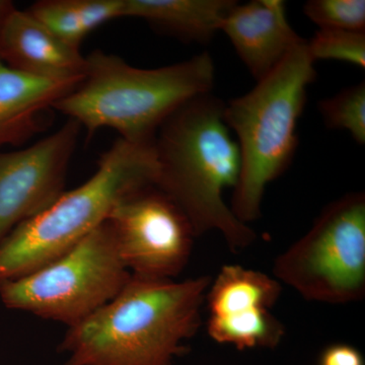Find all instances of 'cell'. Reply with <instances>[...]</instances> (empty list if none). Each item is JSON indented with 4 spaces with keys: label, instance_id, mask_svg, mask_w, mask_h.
<instances>
[{
    "label": "cell",
    "instance_id": "cell-16",
    "mask_svg": "<svg viewBox=\"0 0 365 365\" xmlns=\"http://www.w3.org/2000/svg\"><path fill=\"white\" fill-rule=\"evenodd\" d=\"M319 111L326 126L349 132L360 145L365 143V83L346 88L333 97L319 101Z\"/></svg>",
    "mask_w": 365,
    "mask_h": 365
},
{
    "label": "cell",
    "instance_id": "cell-12",
    "mask_svg": "<svg viewBox=\"0 0 365 365\" xmlns=\"http://www.w3.org/2000/svg\"><path fill=\"white\" fill-rule=\"evenodd\" d=\"M0 61L16 71L50 79H83L86 59L28 11L14 9L0 37Z\"/></svg>",
    "mask_w": 365,
    "mask_h": 365
},
{
    "label": "cell",
    "instance_id": "cell-11",
    "mask_svg": "<svg viewBox=\"0 0 365 365\" xmlns=\"http://www.w3.org/2000/svg\"><path fill=\"white\" fill-rule=\"evenodd\" d=\"M222 32L256 81L271 73L302 40L290 26L282 0L237 1Z\"/></svg>",
    "mask_w": 365,
    "mask_h": 365
},
{
    "label": "cell",
    "instance_id": "cell-19",
    "mask_svg": "<svg viewBox=\"0 0 365 365\" xmlns=\"http://www.w3.org/2000/svg\"><path fill=\"white\" fill-rule=\"evenodd\" d=\"M319 365H365L359 349L348 344L328 346L319 357Z\"/></svg>",
    "mask_w": 365,
    "mask_h": 365
},
{
    "label": "cell",
    "instance_id": "cell-7",
    "mask_svg": "<svg viewBox=\"0 0 365 365\" xmlns=\"http://www.w3.org/2000/svg\"><path fill=\"white\" fill-rule=\"evenodd\" d=\"M273 274L311 302L344 304L364 299V192L346 194L324 208L311 230L276 258Z\"/></svg>",
    "mask_w": 365,
    "mask_h": 365
},
{
    "label": "cell",
    "instance_id": "cell-17",
    "mask_svg": "<svg viewBox=\"0 0 365 365\" xmlns=\"http://www.w3.org/2000/svg\"><path fill=\"white\" fill-rule=\"evenodd\" d=\"M307 50L314 62L334 60L365 68V32L319 29Z\"/></svg>",
    "mask_w": 365,
    "mask_h": 365
},
{
    "label": "cell",
    "instance_id": "cell-5",
    "mask_svg": "<svg viewBox=\"0 0 365 365\" xmlns=\"http://www.w3.org/2000/svg\"><path fill=\"white\" fill-rule=\"evenodd\" d=\"M316 76L307 41L302 39L253 90L225 106V120L237 135L242 160L230 207L246 225L260 217L268 185L294 160L297 126Z\"/></svg>",
    "mask_w": 365,
    "mask_h": 365
},
{
    "label": "cell",
    "instance_id": "cell-10",
    "mask_svg": "<svg viewBox=\"0 0 365 365\" xmlns=\"http://www.w3.org/2000/svg\"><path fill=\"white\" fill-rule=\"evenodd\" d=\"M281 292L279 281L267 274L240 265L223 266L206 292L208 335L239 350L272 349L285 334L284 326L270 312Z\"/></svg>",
    "mask_w": 365,
    "mask_h": 365
},
{
    "label": "cell",
    "instance_id": "cell-2",
    "mask_svg": "<svg viewBox=\"0 0 365 365\" xmlns=\"http://www.w3.org/2000/svg\"><path fill=\"white\" fill-rule=\"evenodd\" d=\"M211 279L176 282L131 276L116 297L69 327L63 365H170L201 325Z\"/></svg>",
    "mask_w": 365,
    "mask_h": 365
},
{
    "label": "cell",
    "instance_id": "cell-8",
    "mask_svg": "<svg viewBox=\"0 0 365 365\" xmlns=\"http://www.w3.org/2000/svg\"><path fill=\"white\" fill-rule=\"evenodd\" d=\"M107 222L131 275L173 280L188 264L195 234L176 204L155 187L118 204Z\"/></svg>",
    "mask_w": 365,
    "mask_h": 365
},
{
    "label": "cell",
    "instance_id": "cell-15",
    "mask_svg": "<svg viewBox=\"0 0 365 365\" xmlns=\"http://www.w3.org/2000/svg\"><path fill=\"white\" fill-rule=\"evenodd\" d=\"M125 0H42L29 13L60 40L78 48L91 31L124 18Z\"/></svg>",
    "mask_w": 365,
    "mask_h": 365
},
{
    "label": "cell",
    "instance_id": "cell-4",
    "mask_svg": "<svg viewBox=\"0 0 365 365\" xmlns=\"http://www.w3.org/2000/svg\"><path fill=\"white\" fill-rule=\"evenodd\" d=\"M153 143L119 138L98 160L88 181L14 228L0 244V284L44 267L73 248L138 192L155 187Z\"/></svg>",
    "mask_w": 365,
    "mask_h": 365
},
{
    "label": "cell",
    "instance_id": "cell-1",
    "mask_svg": "<svg viewBox=\"0 0 365 365\" xmlns=\"http://www.w3.org/2000/svg\"><path fill=\"white\" fill-rule=\"evenodd\" d=\"M225 103L212 93L188 101L160 127L153 140L158 162L155 188L184 213L195 237L220 232L232 251L257 241L223 199L237 186L242 160L225 120Z\"/></svg>",
    "mask_w": 365,
    "mask_h": 365
},
{
    "label": "cell",
    "instance_id": "cell-13",
    "mask_svg": "<svg viewBox=\"0 0 365 365\" xmlns=\"http://www.w3.org/2000/svg\"><path fill=\"white\" fill-rule=\"evenodd\" d=\"M83 79L31 76L0 61V146L20 145L43 129V114Z\"/></svg>",
    "mask_w": 365,
    "mask_h": 365
},
{
    "label": "cell",
    "instance_id": "cell-14",
    "mask_svg": "<svg viewBox=\"0 0 365 365\" xmlns=\"http://www.w3.org/2000/svg\"><path fill=\"white\" fill-rule=\"evenodd\" d=\"M235 0H125L124 18L143 19L181 39L207 43L217 32Z\"/></svg>",
    "mask_w": 365,
    "mask_h": 365
},
{
    "label": "cell",
    "instance_id": "cell-18",
    "mask_svg": "<svg viewBox=\"0 0 365 365\" xmlns=\"http://www.w3.org/2000/svg\"><path fill=\"white\" fill-rule=\"evenodd\" d=\"M304 13L319 29L365 32L364 0H311Z\"/></svg>",
    "mask_w": 365,
    "mask_h": 365
},
{
    "label": "cell",
    "instance_id": "cell-9",
    "mask_svg": "<svg viewBox=\"0 0 365 365\" xmlns=\"http://www.w3.org/2000/svg\"><path fill=\"white\" fill-rule=\"evenodd\" d=\"M81 126L69 119L25 150L0 153V244L63 194Z\"/></svg>",
    "mask_w": 365,
    "mask_h": 365
},
{
    "label": "cell",
    "instance_id": "cell-3",
    "mask_svg": "<svg viewBox=\"0 0 365 365\" xmlns=\"http://www.w3.org/2000/svg\"><path fill=\"white\" fill-rule=\"evenodd\" d=\"M86 59L85 78L53 109L78 122L90 136L111 128L129 143H153L170 115L215 86L208 52L155 69L137 68L101 50Z\"/></svg>",
    "mask_w": 365,
    "mask_h": 365
},
{
    "label": "cell",
    "instance_id": "cell-6",
    "mask_svg": "<svg viewBox=\"0 0 365 365\" xmlns=\"http://www.w3.org/2000/svg\"><path fill=\"white\" fill-rule=\"evenodd\" d=\"M107 220L58 259L34 272L0 284V299L72 327L116 297L130 280Z\"/></svg>",
    "mask_w": 365,
    "mask_h": 365
},
{
    "label": "cell",
    "instance_id": "cell-20",
    "mask_svg": "<svg viewBox=\"0 0 365 365\" xmlns=\"http://www.w3.org/2000/svg\"><path fill=\"white\" fill-rule=\"evenodd\" d=\"M16 9V6L9 0H0V37H1L2 31L6 25L7 19L11 14Z\"/></svg>",
    "mask_w": 365,
    "mask_h": 365
}]
</instances>
